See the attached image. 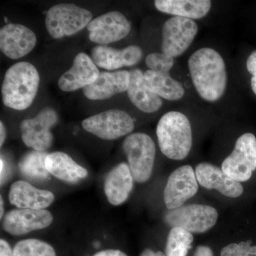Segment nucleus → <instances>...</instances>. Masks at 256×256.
Masks as SVG:
<instances>
[{"label": "nucleus", "instance_id": "f257e3e1", "mask_svg": "<svg viewBox=\"0 0 256 256\" xmlns=\"http://www.w3.org/2000/svg\"><path fill=\"white\" fill-rule=\"evenodd\" d=\"M192 80L202 98L210 102L224 95L227 84L225 62L220 53L212 48H202L188 60Z\"/></svg>", "mask_w": 256, "mask_h": 256}, {"label": "nucleus", "instance_id": "f03ea898", "mask_svg": "<svg viewBox=\"0 0 256 256\" xmlns=\"http://www.w3.org/2000/svg\"><path fill=\"white\" fill-rule=\"evenodd\" d=\"M40 82L38 70L32 64L22 62L12 66L2 86L4 105L16 110H26L36 97Z\"/></svg>", "mask_w": 256, "mask_h": 256}, {"label": "nucleus", "instance_id": "7ed1b4c3", "mask_svg": "<svg viewBox=\"0 0 256 256\" xmlns=\"http://www.w3.org/2000/svg\"><path fill=\"white\" fill-rule=\"evenodd\" d=\"M160 150L171 160H182L188 156L192 146L191 124L185 114L170 111L160 118L156 126Z\"/></svg>", "mask_w": 256, "mask_h": 256}, {"label": "nucleus", "instance_id": "20e7f679", "mask_svg": "<svg viewBox=\"0 0 256 256\" xmlns=\"http://www.w3.org/2000/svg\"><path fill=\"white\" fill-rule=\"evenodd\" d=\"M122 149L134 181L148 182L152 173L156 156L152 139L144 133H132L124 140Z\"/></svg>", "mask_w": 256, "mask_h": 256}, {"label": "nucleus", "instance_id": "39448f33", "mask_svg": "<svg viewBox=\"0 0 256 256\" xmlns=\"http://www.w3.org/2000/svg\"><path fill=\"white\" fill-rule=\"evenodd\" d=\"M88 10L74 4L62 3L54 5L47 12L46 28L48 34L56 40L78 33L92 21Z\"/></svg>", "mask_w": 256, "mask_h": 256}, {"label": "nucleus", "instance_id": "423d86ee", "mask_svg": "<svg viewBox=\"0 0 256 256\" xmlns=\"http://www.w3.org/2000/svg\"><path fill=\"white\" fill-rule=\"evenodd\" d=\"M218 212L214 207L202 204L183 205L169 210L164 216L166 224L178 227L190 233H205L214 226Z\"/></svg>", "mask_w": 256, "mask_h": 256}, {"label": "nucleus", "instance_id": "0eeeda50", "mask_svg": "<svg viewBox=\"0 0 256 256\" xmlns=\"http://www.w3.org/2000/svg\"><path fill=\"white\" fill-rule=\"evenodd\" d=\"M82 128L96 137L114 140L130 134L134 128V120L121 110H109L90 116L82 122Z\"/></svg>", "mask_w": 256, "mask_h": 256}, {"label": "nucleus", "instance_id": "6e6552de", "mask_svg": "<svg viewBox=\"0 0 256 256\" xmlns=\"http://www.w3.org/2000/svg\"><path fill=\"white\" fill-rule=\"evenodd\" d=\"M256 169V138L252 133L242 134L230 156L222 163V170L236 181L246 182Z\"/></svg>", "mask_w": 256, "mask_h": 256}, {"label": "nucleus", "instance_id": "1a4fd4ad", "mask_svg": "<svg viewBox=\"0 0 256 256\" xmlns=\"http://www.w3.org/2000/svg\"><path fill=\"white\" fill-rule=\"evenodd\" d=\"M58 120V114L50 108L43 109L33 118L24 120L20 124L24 143L34 150L46 152L53 143L50 129Z\"/></svg>", "mask_w": 256, "mask_h": 256}, {"label": "nucleus", "instance_id": "9d476101", "mask_svg": "<svg viewBox=\"0 0 256 256\" xmlns=\"http://www.w3.org/2000/svg\"><path fill=\"white\" fill-rule=\"evenodd\" d=\"M198 32L193 20L173 16L165 22L162 28V52L170 56L182 55L192 44Z\"/></svg>", "mask_w": 256, "mask_h": 256}, {"label": "nucleus", "instance_id": "9b49d317", "mask_svg": "<svg viewBox=\"0 0 256 256\" xmlns=\"http://www.w3.org/2000/svg\"><path fill=\"white\" fill-rule=\"evenodd\" d=\"M87 30L90 41L106 46L127 36L131 26L124 14L112 11L92 20Z\"/></svg>", "mask_w": 256, "mask_h": 256}, {"label": "nucleus", "instance_id": "f8f14e48", "mask_svg": "<svg viewBox=\"0 0 256 256\" xmlns=\"http://www.w3.org/2000/svg\"><path fill=\"white\" fill-rule=\"evenodd\" d=\"M196 174L190 165L175 170L168 180L164 190V201L169 210L183 206L196 194L198 186Z\"/></svg>", "mask_w": 256, "mask_h": 256}, {"label": "nucleus", "instance_id": "ddd939ff", "mask_svg": "<svg viewBox=\"0 0 256 256\" xmlns=\"http://www.w3.org/2000/svg\"><path fill=\"white\" fill-rule=\"evenodd\" d=\"M52 213L46 210L16 208L8 212L3 220V228L13 236H22L50 226Z\"/></svg>", "mask_w": 256, "mask_h": 256}, {"label": "nucleus", "instance_id": "4468645a", "mask_svg": "<svg viewBox=\"0 0 256 256\" xmlns=\"http://www.w3.org/2000/svg\"><path fill=\"white\" fill-rule=\"evenodd\" d=\"M36 44L35 34L24 25L9 24L0 30V50L12 60H18L28 55Z\"/></svg>", "mask_w": 256, "mask_h": 256}, {"label": "nucleus", "instance_id": "2eb2a0df", "mask_svg": "<svg viewBox=\"0 0 256 256\" xmlns=\"http://www.w3.org/2000/svg\"><path fill=\"white\" fill-rule=\"evenodd\" d=\"M100 75L97 66L92 58L85 53L76 56L73 66L58 79L60 90L72 92L90 85Z\"/></svg>", "mask_w": 256, "mask_h": 256}, {"label": "nucleus", "instance_id": "dca6fc26", "mask_svg": "<svg viewBox=\"0 0 256 256\" xmlns=\"http://www.w3.org/2000/svg\"><path fill=\"white\" fill-rule=\"evenodd\" d=\"M142 50L140 47L131 45L118 50L112 47L99 45L92 50V58L97 66L114 70L124 66H132L140 62Z\"/></svg>", "mask_w": 256, "mask_h": 256}, {"label": "nucleus", "instance_id": "f3484780", "mask_svg": "<svg viewBox=\"0 0 256 256\" xmlns=\"http://www.w3.org/2000/svg\"><path fill=\"white\" fill-rule=\"evenodd\" d=\"M195 174L197 181L203 188L216 190L224 196L237 198L244 192L242 184L230 178L223 170L210 163L197 165Z\"/></svg>", "mask_w": 256, "mask_h": 256}, {"label": "nucleus", "instance_id": "a211bd4d", "mask_svg": "<svg viewBox=\"0 0 256 256\" xmlns=\"http://www.w3.org/2000/svg\"><path fill=\"white\" fill-rule=\"evenodd\" d=\"M129 82L130 72L128 70L101 72L95 82L82 90L84 95L89 100H106L114 95L127 92Z\"/></svg>", "mask_w": 256, "mask_h": 256}, {"label": "nucleus", "instance_id": "6ab92c4d", "mask_svg": "<svg viewBox=\"0 0 256 256\" xmlns=\"http://www.w3.org/2000/svg\"><path fill=\"white\" fill-rule=\"evenodd\" d=\"M9 200L18 208L44 210L53 203L55 197L50 191L34 188L28 182L18 181L10 188Z\"/></svg>", "mask_w": 256, "mask_h": 256}, {"label": "nucleus", "instance_id": "aec40b11", "mask_svg": "<svg viewBox=\"0 0 256 256\" xmlns=\"http://www.w3.org/2000/svg\"><path fill=\"white\" fill-rule=\"evenodd\" d=\"M134 178L126 163L116 165L106 175L104 192L108 201L114 206H119L128 200L133 188Z\"/></svg>", "mask_w": 256, "mask_h": 256}, {"label": "nucleus", "instance_id": "412c9836", "mask_svg": "<svg viewBox=\"0 0 256 256\" xmlns=\"http://www.w3.org/2000/svg\"><path fill=\"white\" fill-rule=\"evenodd\" d=\"M129 72L130 82L127 92L131 102L139 110L146 114H152L159 110L162 106V100L146 86L142 70L134 69Z\"/></svg>", "mask_w": 256, "mask_h": 256}, {"label": "nucleus", "instance_id": "4be33fe9", "mask_svg": "<svg viewBox=\"0 0 256 256\" xmlns=\"http://www.w3.org/2000/svg\"><path fill=\"white\" fill-rule=\"evenodd\" d=\"M46 168L50 174L68 183H76L88 175L87 170L62 152H55L47 156Z\"/></svg>", "mask_w": 256, "mask_h": 256}, {"label": "nucleus", "instance_id": "5701e85b", "mask_svg": "<svg viewBox=\"0 0 256 256\" xmlns=\"http://www.w3.org/2000/svg\"><path fill=\"white\" fill-rule=\"evenodd\" d=\"M156 9L165 14L198 20L210 12L212 2L208 0H156Z\"/></svg>", "mask_w": 256, "mask_h": 256}, {"label": "nucleus", "instance_id": "b1692460", "mask_svg": "<svg viewBox=\"0 0 256 256\" xmlns=\"http://www.w3.org/2000/svg\"><path fill=\"white\" fill-rule=\"evenodd\" d=\"M146 86L160 98L168 100H180L184 95L182 84L172 78L170 74L146 70L144 74Z\"/></svg>", "mask_w": 256, "mask_h": 256}, {"label": "nucleus", "instance_id": "393cba45", "mask_svg": "<svg viewBox=\"0 0 256 256\" xmlns=\"http://www.w3.org/2000/svg\"><path fill=\"white\" fill-rule=\"evenodd\" d=\"M46 152L33 150L26 153L18 163L20 172L25 178L33 180H44L48 178L46 168Z\"/></svg>", "mask_w": 256, "mask_h": 256}, {"label": "nucleus", "instance_id": "a878e982", "mask_svg": "<svg viewBox=\"0 0 256 256\" xmlns=\"http://www.w3.org/2000/svg\"><path fill=\"white\" fill-rule=\"evenodd\" d=\"M194 238L192 233L178 227H173L166 240V256H188Z\"/></svg>", "mask_w": 256, "mask_h": 256}, {"label": "nucleus", "instance_id": "bb28decb", "mask_svg": "<svg viewBox=\"0 0 256 256\" xmlns=\"http://www.w3.org/2000/svg\"><path fill=\"white\" fill-rule=\"evenodd\" d=\"M13 256H56L54 248L48 242L38 239H25L18 242L13 249Z\"/></svg>", "mask_w": 256, "mask_h": 256}, {"label": "nucleus", "instance_id": "cd10ccee", "mask_svg": "<svg viewBox=\"0 0 256 256\" xmlns=\"http://www.w3.org/2000/svg\"><path fill=\"white\" fill-rule=\"evenodd\" d=\"M146 64L150 70L158 73L170 74L174 66L173 57L164 53H152L146 57Z\"/></svg>", "mask_w": 256, "mask_h": 256}, {"label": "nucleus", "instance_id": "c85d7f7f", "mask_svg": "<svg viewBox=\"0 0 256 256\" xmlns=\"http://www.w3.org/2000/svg\"><path fill=\"white\" fill-rule=\"evenodd\" d=\"M252 242L229 244L222 249L220 256H256V246H252Z\"/></svg>", "mask_w": 256, "mask_h": 256}, {"label": "nucleus", "instance_id": "c756f323", "mask_svg": "<svg viewBox=\"0 0 256 256\" xmlns=\"http://www.w3.org/2000/svg\"><path fill=\"white\" fill-rule=\"evenodd\" d=\"M247 69L249 74H252V92L256 95V50H254L249 56L247 60Z\"/></svg>", "mask_w": 256, "mask_h": 256}, {"label": "nucleus", "instance_id": "7c9ffc66", "mask_svg": "<svg viewBox=\"0 0 256 256\" xmlns=\"http://www.w3.org/2000/svg\"><path fill=\"white\" fill-rule=\"evenodd\" d=\"M0 256H13V250L6 240H0Z\"/></svg>", "mask_w": 256, "mask_h": 256}, {"label": "nucleus", "instance_id": "2f4dec72", "mask_svg": "<svg viewBox=\"0 0 256 256\" xmlns=\"http://www.w3.org/2000/svg\"><path fill=\"white\" fill-rule=\"evenodd\" d=\"M94 256H128L124 252L116 249H108L98 252Z\"/></svg>", "mask_w": 256, "mask_h": 256}, {"label": "nucleus", "instance_id": "473e14b6", "mask_svg": "<svg viewBox=\"0 0 256 256\" xmlns=\"http://www.w3.org/2000/svg\"><path fill=\"white\" fill-rule=\"evenodd\" d=\"M194 256H214L210 247L206 246H198L194 252Z\"/></svg>", "mask_w": 256, "mask_h": 256}, {"label": "nucleus", "instance_id": "72a5a7b5", "mask_svg": "<svg viewBox=\"0 0 256 256\" xmlns=\"http://www.w3.org/2000/svg\"><path fill=\"white\" fill-rule=\"evenodd\" d=\"M6 128H5L4 124L1 121V122H0V146H1V148L4 143L5 140H6Z\"/></svg>", "mask_w": 256, "mask_h": 256}, {"label": "nucleus", "instance_id": "f704fd0d", "mask_svg": "<svg viewBox=\"0 0 256 256\" xmlns=\"http://www.w3.org/2000/svg\"><path fill=\"white\" fill-rule=\"evenodd\" d=\"M140 256H166V255L161 252H154L151 249L146 248L141 252Z\"/></svg>", "mask_w": 256, "mask_h": 256}, {"label": "nucleus", "instance_id": "c9c22d12", "mask_svg": "<svg viewBox=\"0 0 256 256\" xmlns=\"http://www.w3.org/2000/svg\"><path fill=\"white\" fill-rule=\"evenodd\" d=\"M0 166H1V170H1V180H2L4 176L5 170V162L2 158H1V160H0Z\"/></svg>", "mask_w": 256, "mask_h": 256}, {"label": "nucleus", "instance_id": "e433bc0d", "mask_svg": "<svg viewBox=\"0 0 256 256\" xmlns=\"http://www.w3.org/2000/svg\"><path fill=\"white\" fill-rule=\"evenodd\" d=\"M4 216V201L2 197L0 196V218H2Z\"/></svg>", "mask_w": 256, "mask_h": 256}]
</instances>
